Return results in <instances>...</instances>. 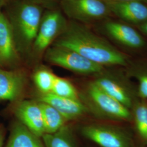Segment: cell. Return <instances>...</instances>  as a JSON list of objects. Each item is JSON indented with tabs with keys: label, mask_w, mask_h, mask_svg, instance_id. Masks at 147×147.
<instances>
[{
	"label": "cell",
	"mask_w": 147,
	"mask_h": 147,
	"mask_svg": "<svg viewBox=\"0 0 147 147\" xmlns=\"http://www.w3.org/2000/svg\"><path fill=\"white\" fill-rule=\"evenodd\" d=\"M13 112L19 121L35 135L42 138L45 134L42 112L38 101H19L16 103Z\"/></svg>",
	"instance_id": "8992f818"
},
{
	"label": "cell",
	"mask_w": 147,
	"mask_h": 147,
	"mask_svg": "<svg viewBox=\"0 0 147 147\" xmlns=\"http://www.w3.org/2000/svg\"><path fill=\"white\" fill-rule=\"evenodd\" d=\"M84 98L88 110L100 118L116 121H129L132 118L130 109L106 94L94 82L87 86Z\"/></svg>",
	"instance_id": "7a4b0ae2"
},
{
	"label": "cell",
	"mask_w": 147,
	"mask_h": 147,
	"mask_svg": "<svg viewBox=\"0 0 147 147\" xmlns=\"http://www.w3.org/2000/svg\"><path fill=\"white\" fill-rule=\"evenodd\" d=\"M112 1H118V2H123V1H135V0H110ZM140 1V0H138Z\"/></svg>",
	"instance_id": "d4e9b609"
},
{
	"label": "cell",
	"mask_w": 147,
	"mask_h": 147,
	"mask_svg": "<svg viewBox=\"0 0 147 147\" xmlns=\"http://www.w3.org/2000/svg\"><path fill=\"white\" fill-rule=\"evenodd\" d=\"M0 55L3 63L13 64L18 58L11 24L3 14L0 13Z\"/></svg>",
	"instance_id": "5bb4252c"
},
{
	"label": "cell",
	"mask_w": 147,
	"mask_h": 147,
	"mask_svg": "<svg viewBox=\"0 0 147 147\" xmlns=\"http://www.w3.org/2000/svg\"><path fill=\"white\" fill-rule=\"evenodd\" d=\"M5 1V0H0V9L1 8V7H2V5H4ZM0 13H1V12H0Z\"/></svg>",
	"instance_id": "cb8c5ba5"
},
{
	"label": "cell",
	"mask_w": 147,
	"mask_h": 147,
	"mask_svg": "<svg viewBox=\"0 0 147 147\" xmlns=\"http://www.w3.org/2000/svg\"></svg>",
	"instance_id": "83f0119b"
},
{
	"label": "cell",
	"mask_w": 147,
	"mask_h": 147,
	"mask_svg": "<svg viewBox=\"0 0 147 147\" xmlns=\"http://www.w3.org/2000/svg\"><path fill=\"white\" fill-rule=\"evenodd\" d=\"M63 8L71 18L80 20L99 19L110 11L102 0H63Z\"/></svg>",
	"instance_id": "5b68a950"
},
{
	"label": "cell",
	"mask_w": 147,
	"mask_h": 147,
	"mask_svg": "<svg viewBox=\"0 0 147 147\" xmlns=\"http://www.w3.org/2000/svg\"><path fill=\"white\" fill-rule=\"evenodd\" d=\"M3 132L2 131V128L0 127V147H3Z\"/></svg>",
	"instance_id": "603a6c76"
},
{
	"label": "cell",
	"mask_w": 147,
	"mask_h": 147,
	"mask_svg": "<svg viewBox=\"0 0 147 147\" xmlns=\"http://www.w3.org/2000/svg\"><path fill=\"white\" fill-rule=\"evenodd\" d=\"M106 2L110 11L125 21L140 24L147 21V5L141 1Z\"/></svg>",
	"instance_id": "8fae6325"
},
{
	"label": "cell",
	"mask_w": 147,
	"mask_h": 147,
	"mask_svg": "<svg viewBox=\"0 0 147 147\" xmlns=\"http://www.w3.org/2000/svg\"><path fill=\"white\" fill-rule=\"evenodd\" d=\"M38 102L42 112L45 134H53L66 125L68 121L56 109L47 103Z\"/></svg>",
	"instance_id": "2e32d148"
},
{
	"label": "cell",
	"mask_w": 147,
	"mask_h": 147,
	"mask_svg": "<svg viewBox=\"0 0 147 147\" xmlns=\"http://www.w3.org/2000/svg\"><path fill=\"white\" fill-rule=\"evenodd\" d=\"M25 84L26 79L23 72L0 68V100H18L24 92Z\"/></svg>",
	"instance_id": "7c38bea8"
},
{
	"label": "cell",
	"mask_w": 147,
	"mask_h": 147,
	"mask_svg": "<svg viewBox=\"0 0 147 147\" xmlns=\"http://www.w3.org/2000/svg\"><path fill=\"white\" fill-rule=\"evenodd\" d=\"M3 64H4V63L3 62V61H2V58H1V55H0V67L2 66Z\"/></svg>",
	"instance_id": "484cf974"
},
{
	"label": "cell",
	"mask_w": 147,
	"mask_h": 147,
	"mask_svg": "<svg viewBox=\"0 0 147 147\" xmlns=\"http://www.w3.org/2000/svg\"><path fill=\"white\" fill-rule=\"evenodd\" d=\"M63 26V17L57 11H51L44 16L34 41V47L37 52L47 50L62 30Z\"/></svg>",
	"instance_id": "52a82bcc"
},
{
	"label": "cell",
	"mask_w": 147,
	"mask_h": 147,
	"mask_svg": "<svg viewBox=\"0 0 147 147\" xmlns=\"http://www.w3.org/2000/svg\"><path fill=\"white\" fill-rule=\"evenodd\" d=\"M132 107V115L137 132L142 141L147 144V103L135 102Z\"/></svg>",
	"instance_id": "ac0fdd59"
},
{
	"label": "cell",
	"mask_w": 147,
	"mask_h": 147,
	"mask_svg": "<svg viewBox=\"0 0 147 147\" xmlns=\"http://www.w3.org/2000/svg\"><path fill=\"white\" fill-rule=\"evenodd\" d=\"M140 1H142L143 3H146V4L147 5V0H140Z\"/></svg>",
	"instance_id": "4316f807"
},
{
	"label": "cell",
	"mask_w": 147,
	"mask_h": 147,
	"mask_svg": "<svg viewBox=\"0 0 147 147\" xmlns=\"http://www.w3.org/2000/svg\"><path fill=\"white\" fill-rule=\"evenodd\" d=\"M38 101L52 106L63 115L68 121L76 119L84 116L88 109L80 100L62 98L52 93L38 96Z\"/></svg>",
	"instance_id": "30bf717a"
},
{
	"label": "cell",
	"mask_w": 147,
	"mask_h": 147,
	"mask_svg": "<svg viewBox=\"0 0 147 147\" xmlns=\"http://www.w3.org/2000/svg\"><path fill=\"white\" fill-rule=\"evenodd\" d=\"M5 147H44L40 138L37 136L19 121L11 128L8 141Z\"/></svg>",
	"instance_id": "9a60e30c"
},
{
	"label": "cell",
	"mask_w": 147,
	"mask_h": 147,
	"mask_svg": "<svg viewBox=\"0 0 147 147\" xmlns=\"http://www.w3.org/2000/svg\"><path fill=\"white\" fill-rule=\"evenodd\" d=\"M105 28L111 37L127 47L138 49L145 44L143 37L135 30L125 24L111 21L106 23Z\"/></svg>",
	"instance_id": "4fadbf2b"
},
{
	"label": "cell",
	"mask_w": 147,
	"mask_h": 147,
	"mask_svg": "<svg viewBox=\"0 0 147 147\" xmlns=\"http://www.w3.org/2000/svg\"><path fill=\"white\" fill-rule=\"evenodd\" d=\"M139 28L141 31L147 35V21L140 24L139 26Z\"/></svg>",
	"instance_id": "7402d4cb"
},
{
	"label": "cell",
	"mask_w": 147,
	"mask_h": 147,
	"mask_svg": "<svg viewBox=\"0 0 147 147\" xmlns=\"http://www.w3.org/2000/svg\"><path fill=\"white\" fill-rule=\"evenodd\" d=\"M106 94L130 109L135 104L134 96L130 87L119 78L104 75L93 81Z\"/></svg>",
	"instance_id": "9c48e42d"
},
{
	"label": "cell",
	"mask_w": 147,
	"mask_h": 147,
	"mask_svg": "<svg viewBox=\"0 0 147 147\" xmlns=\"http://www.w3.org/2000/svg\"><path fill=\"white\" fill-rule=\"evenodd\" d=\"M42 138L45 147H76L71 130L67 124L53 134H45Z\"/></svg>",
	"instance_id": "e0dca14e"
},
{
	"label": "cell",
	"mask_w": 147,
	"mask_h": 147,
	"mask_svg": "<svg viewBox=\"0 0 147 147\" xmlns=\"http://www.w3.org/2000/svg\"><path fill=\"white\" fill-rule=\"evenodd\" d=\"M56 77V75L49 69L40 68L33 74V81L40 93L46 94L51 92Z\"/></svg>",
	"instance_id": "d6986e66"
},
{
	"label": "cell",
	"mask_w": 147,
	"mask_h": 147,
	"mask_svg": "<svg viewBox=\"0 0 147 147\" xmlns=\"http://www.w3.org/2000/svg\"><path fill=\"white\" fill-rule=\"evenodd\" d=\"M45 57L47 62L76 73L96 74L101 73L104 69L103 66L72 50L56 45L47 49Z\"/></svg>",
	"instance_id": "3957f363"
},
{
	"label": "cell",
	"mask_w": 147,
	"mask_h": 147,
	"mask_svg": "<svg viewBox=\"0 0 147 147\" xmlns=\"http://www.w3.org/2000/svg\"><path fill=\"white\" fill-rule=\"evenodd\" d=\"M53 45L72 50L102 66L125 65V56L109 42L79 25H71Z\"/></svg>",
	"instance_id": "6da1fadb"
},
{
	"label": "cell",
	"mask_w": 147,
	"mask_h": 147,
	"mask_svg": "<svg viewBox=\"0 0 147 147\" xmlns=\"http://www.w3.org/2000/svg\"><path fill=\"white\" fill-rule=\"evenodd\" d=\"M82 135L101 147H135L131 135L124 129L111 125L91 124L82 126Z\"/></svg>",
	"instance_id": "277c9868"
},
{
	"label": "cell",
	"mask_w": 147,
	"mask_h": 147,
	"mask_svg": "<svg viewBox=\"0 0 147 147\" xmlns=\"http://www.w3.org/2000/svg\"><path fill=\"white\" fill-rule=\"evenodd\" d=\"M51 93L62 98L80 100L78 90L73 84L68 80L57 76L55 79Z\"/></svg>",
	"instance_id": "ffe728a7"
},
{
	"label": "cell",
	"mask_w": 147,
	"mask_h": 147,
	"mask_svg": "<svg viewBox=\"0 0 147 147\" xmlns=\"http://www.w3.org/2000/svg\"><path fill=\"white\" fill-rule=\"evenodd\" d=\"M42 9L38 5L26 3L22 5L17 16V25L22 38L27 42L34 41L42 21Z\"/></svg>",
	"instance_id": "ba28073f"
},
{
	"label": "cell",
	"mask_w": 147,
	"mask_h": 147,
	"mask_svg": "<svg viewBox=\"0 0 147 147\" xmlns=\"http://www.w3.org/2000/svg\"><path fill=\"white\" fill-rule=\"evenodd\" d=\"M138 81V94L142 99H147V74L143 73L137 75Z\"/></svg>",
	"instance_id": "44dd1931"
}]
</instances>
